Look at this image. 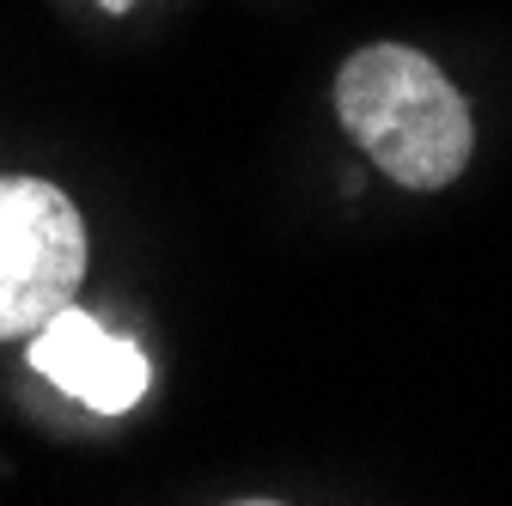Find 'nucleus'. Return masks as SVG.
Instances as JSON below:
<instances>
[{
    "label": "nucleus",
    "mask_w": 512,
    "mask_h": 506,
    "mask_svg": "<svg viewBox=\"0 0 512 506\" xmlns=\"http://www.w3.org/2000/svg\"><path fill=\"white\" fill-rule=\"evenodd\" d=\"M98 7H110V13H128V7H135V0H98Z\"/></svg>",
    "instance_id": "4"
},
{
    "label": "nucleus",
    "mask_w": 512,
    "mask_h": 506,
    "mask_svg": "<svg viewBox=\"0 0 512 506\" xmlns=\"http://www.w3.org/2000/svg\"><path fill=\"white\" fill-rule=\"evenodd\" d=\"M31 372H43L49 385H61L92 415H128L147 397V385H153L147 354L128 336L104 330L92 311H80V305L55 311V318L31 336Z\"/></svg>",
    "instance_id": "3"
},
{
    "label": "nucleus",
    "mask_w": 512,
    "mask_h": 506,
    "mask_svg": "<svg viewBox=\"0 0 512 506\" xmlns=\"http://www.w3.org/2000/svg\"><path fill=\"white\" fill-rule=\"evenodd\" d=\"M336 116L354 147L397 189L433 196L458 183L476 153L470 98L433 55L409 43H366L336 74Z\"/></svg>",
    "instance_id": "1"
},
{
    "label": "nucleus",
    "mask_w": 512,
    "mask_h": 506,
    "mask_svg": "<svg viewBox=\"0 0 512 506\" xmlns=\"http://www.w3.org/2000/svg\"><path fill=\"white\" fill-rule=\"evenodd\" d=\"M86 281V220L49 177H0V342H31Z\"/></svg>",
    "instance_id": "2"
}]
</instances>
